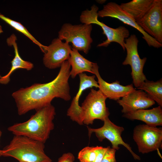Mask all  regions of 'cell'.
I'll return each mask as SVG.
<instances>
[{"label": "cell", "instance_id": "obj_1", "mask_svg": "<svg viewBox=\"0 0 162 162\" xmlns=\"http://www.w3.org/2000/svg\"><path fill=\"white\" fill-rule=\"evenodd\" d=\"M70 67L68 61H66L61 65L58 75L51 82L35 83L13 92L12 95L18 114L24 115L32 110H37L50 104L56 98L69 100L71 96L68 80Z\"/></svg>", "mask_w": 162, "mask_h": 162}, {"label": "cell", "instance_id": "obj_2", "mask_svg": "<svg viewBox=\"0 0 162 162\" xmlns=\"http://www.w3.org/2000/svg\"><path fill=\"white\" fill-rule=\"evenodd\" d=\"M36 111L28 120L9 127L8 130L14 135L25 136L45 143L54 128L55 108L50 104Z\"/></svg>", "mask_w": 162, "mask_h": 162}, {"label": "cell", "instance_id": "obj_3", "mask_svg": "<svg viewBox=\"0 0 162 162\" xmlns=\"http://www.w3.org/2000/svg\"><path fill=\"white\" fill-rule=\"evenodd\" d=\"M44 143L25 136L14 135L2 150V156L14 158L19 162H52L45 153Z\"/></svg>", "mask_w": 162, "mask_h": 162}, {"label": "cell", "instance_id": "obj_4", "mask_svg": "<svg viewBox=\"0 0 162 162\" xmlns=\"http://www.w3.org/2000/svg\"><path fill=\"white\" fill-rule=\"evenodd\" d=\"M98 8L95 4L91 7V9H86L82 12L80 16V21L83 24H96L100 26L107 39L98 44V47H107L112 42L118 43L125 50L124 46L125 40L129 37V30L125 27L120 26L116 28L110 27L98 19Z\"/></svg>", "mask_w": 162, "mask_h": 162}, {"label": "cell", "instance_id": "obj_5", "mask_svg": "<svg viewBox=\"0 0 162 162\" xmlns=\"http://www.w3.org/2000/svg\"><path fill=\"white\" fill-rule=\"evenodd\" d=\"M92 24L73 25L66 23L58 32V38L72 44V48L87 54L91 46L93 40L91 37Z\"/></svg>", "mask_w": 162, "mask_h": 162}, {"label": "cell", "instance_id": "obj_6", "mask_svg": "<svg viewBox=\"0 0 162 162\" xmlns=\"http://www.w3.org/2000/svg\"><path fill=\"white\" fill-rule=\"evenodd\" d=\"M106 98L99 90L90 89L81 106L83 124H92L95 119L103 121L108 117L110 113L106 106Z\"/></svg>", "mask_w": 162, "mask_h": 162}, {"label": "cell", "instance_id": "obj_7", "mask_svg": "<svg viewBox=\"0 0 162 162\" xmlns=\"http://www.w3.org/2000/svg\"><path fill=\"white\" fill-rule=\"evenodd\" d=\"M138 42L137 37L134 34L125 39L124 46L127 51V56L122 63L123 65H129L131 66L133 83L137 88L147 80L143 72L147 58H140L138 51Z\"/></svg>", "mask_w": 162, "mask_h": 162}, {"label": "cell", "instance_id": "obj_8", "mask_svg": "<svg viewBox=\"0 0 162 162\" xmlns=\"http://www.w3.org/2000/svg\"><path fill=\"white\" fill-rule=\"evenodd\" d=\"M133 138L139 152L144 154L155 150L159 152L162 147V129L140 124L135 127Z\"/></svg>", "mask_w": 162, "mask_h": 162}, {"label": "cell", "instance_id": "obj_9", "mask_svg": "<svg viewBox=\"0 0 162 162\" xmlns=\"http://www.w3.org/2000/svg\"><path fill=\"white\" fill-rule=\"evenodd\" d=\"M103 121L104 124L100 128L95 129L87 127L89 137H90L92 133H94L100 142L107 139L111 143L112 148L116 150L119 149V145H122L130 153L134 159L140 160V156L134 153L130 146L123 140L121 135L124 130L123 127L115 124L108 117Z\"/></svg>", "mask_w": 162, "mask_h": 162}, {"label": "cell", "instance_id": "obj_10", "mask_svg": "<svg viewBox=\"0 0 162 162\" xmlns=\"http://www.w3.org/2000/svg\"><path fill=\"white\" fill-rule=\"evenodd\" d=\"M136 22L145 32L162 44V0H154L150 9Z\"/></svg>", "mask_w": 162, "mask_h": 162}, {"label": "cell", "instance_id": "obj_11", "mask_svg": "<svg viewBox=\"0 0 162 162\" xmlns=\"http://www.w3.org/2000/svg\"><path fill=\"white\" fill-rule=\"evenodd\" d=\"M98 15L101 18L110 17L117 19L136 28L142 34L143 38L150 46L158 48L162 46V44L145 32L136 22L122 9L120 5L115 2H110L104 5L101 10L98 11Z\"/></svg>", "mask_w": 162, "mask_h": 162}, {"label": "cell", "instance_id": "obj_12", "mask_svg": "<svg viewBox=\"0 0 162 162\" xmlns=\"http://www.w3.org/2000/svg\"><path fill=\"white\" fill-rule=\"evenodd\" d=\"M71 50L69 43L63 42L58 38H55L49 46L44 48V64L50 69L60 67L64 61L68 60Z\"/></svg>", "mask_w": 162, "mask_h": 162}, {"label": "cell", "instance_id": "obj_13", "mask_svg": "<svg viewBox=\"0 0 162 162\" xmlns=\"http://www.w3.org/2000/svg\"><path fill=\"white\" fill-rule=\"evenodd\" d=\"M79 75L80 79L79 89L71 101L67 115L73 121L82 125L83 124L81 107L79 104L80 97L82 92L87 88H92L93 87L99 88V86L98 82L95 80V75L89 76L82 73Z\"/></svg>", "mask_w": 162, "mask_h": 162}, {"label": "cell", "instance_id": "obj_14", "mask_svg": "<svg viewBox=\"0 0 162 162\" xmlns=\"http://www.w3.org/2000/svg\"><path fill=\"white\" fill-rule=\"evenodd\" d=\"M98 68L97 64L94 63L92 69V74L97 78L99 90L107 98L117 100L136 90L133 84L124 86L121 85L120 82L117 80L112 83L106 82L101 78Z\"/></svg>", "mask_w": 162, "mask_h": 162}, {"label": "cell", "instance_id": "obj_15", "mask_svg": "<svg viewBox=\"0 0 162 162\" xmlns=\"http://www.w3.org/2000/svg\"><path fill=\"white\" fill-rule=\"evenodd\" d=\"M117 101L122 107V112L124 114L147 109L155 103L145 92L140 89L136 90Z\"/></svg>", "mask_w": 162, "mask_h": 162}, {"label": "cell", "instance_id": "obj_16", "mask_svg": "<svg viewBox=\"0 0 162 162\" xmlns=\"http://www.w3.org/2000/svg\"><path fill=\"white\" fill-rule=\"evenodd\" d=\"M123 116L131 120H140L150 126L162 125V109L159 106L150 110L140 109L125 113Z\"/></svg>", "mask_w": 162, "mask_h": 162}, {"label": "cell", "instance_id": "obj_17", "mask_svg": "<svg viewBox=\"0 0 162 162\" xmlns=\"http://www.w3.org/2000/svg\"><path fill=\"white\" fill-rule=\"evenodd\" d=\"M16 36L14 34H11L6 40L7 43L9 46L14 47L15 56L11 62V67L9 72L5 75L0 76V83L3 84H7L10 80V76L16 70L22 68L29 70L34 67L33 64L31 62L23 60L20 56L16 43Z\"/></svg>", "mask_w": 162, "mask_h": 162}, {"label": "cell", "instance_id": "obj_18", "mask_svg": "<svg viewBox=\"0 0 162 162\" xmlns=\"http://www.w3.org/2000/svg\"><path fill=\"white\" fill-rule=\"evenodd\" d=\"M71 70L70 76L73 78L80 74L88 72L92 74V69L94 63L83 57L76 49L72 48L68 60Z\"/></svg>", "mask_w": 162, "mask_h": 162}, {"label": "cell", "instance_id": "obj_19", "mask_svg": "<svg viewBox=\"0 0 162 162\" xmlns=\"http://www.w3.org/2000/svg\"><path fill=\"white\" fill-rule=\"evenodd\" d=\"M154 0H133L120 5L122 9L136 22L145 15L152 6Z\"/></svg>", "mask_w": 162, "mask_h": 162}, {"label": "cell", "instance_id": "obj_20", "mask_svg": "<svg viewBox=\"0 0 162 162\" xmlns=\"http://www.w3.org/2000/svg\"><path fill=\"white\" fill-rule=\"evenodd\" d=\"M137 89L144 90L151 99L156 101L159 106L162 107V80L156 82L147 80Z\"/></svg>", "mask_w": 162, "mask_h": 162}, {"label": "cell", "instance_id": "obj_21", "mask_svg": "<svg viewBox=\"0 0 162 162\" xmlns=\"http://www.w3.org/2000/svg\"><path fill=\"white\" fill-rule=\"evenodd\" d=\"M0 18L11 26L28 37L33 43L38 45L42 51L44 52V49L45 46L43 45L38 41L21 23L5 16L0 13Z\"/></svg>", "mask_w": 162, "mask_h": 162}, {"label": "cell", "instance_id": "obj_22", "mask_svg": "<svg viewBox=\"0 0 162 162\" xmlns=\"http://www.w3.org/2000/svg\"><path fill=\"white\" fill-rule=\"evenodd\" d=\"M97 147L98 146L85 147L79 152L78 159L80 162H94Z\"/></svg>", "mask_w": 162, "mask_h": 162}, {"label": "cell", "instance_id": "obj_23", "mask_svg": "<svg viewBox=\"0 0 162 162\" xmlns=\"http://www.w3.org/2000/svg\"><path fill=\"white\" fill-rule=\"evenodd\" d=\"M116 150L107 147V150L100 162H116L115 154Z\"/></svg>", "mask_w": 162, "mask_h": 162}, {"label": "cell", "instance_id": "obj_24", "mask_svg": "<svg viewBox=\"0 0 162 162\" xmlns=\"http://www.w3.org/2000/svg\"><path fill=\"white\" fill-rule=\"evenodd\" d=\"M107 147L98 146L96 150V156L94 162H100L107 150Z\"/></svg>", "mask_w": 162, "mask_h": 162}, {"label": "cell", "instance_id": "obj_25", "mask_svg": "<svg viewBox=\"0 0 162 162\" xmlns=\"http://www.w3.org/2000/svg\"><path fill=\"white\" fill-rule=\"evenodd\" d=\"M75 157L71 153L63 154L58 159L57 162H74Z\"/></svg>", "mask_w": 162, "mask_h": 162}, {"label": "cell", "instance_id": "obj_26", "mask_svg": "<svg viewBox=\"0 0 162 162\" xmlns=\"http://www.w3.org/2000/svg\"><path fill=\"white\" fill-rule=\"evenodd\" d=\"M2 134V132L0 130V138ZM2 155V150L0 149V157Z\"/></svg>", "mask_w": 162, "mask_h": 162}, {"label": "cell", "instance_id": "obj_27", "mask_svg": "<svg viewBox=\"0 0 162 162\" xmlns=\"http://www.w3.org/2000/svg\"><path fill=\"white\" fill-rule=\"evenodd\" d=\"M3 31L2 29V26L0 25V34L2 33Z\"/></svg>", "mask_w": 162, "mask_h": 162}]
</instances>
